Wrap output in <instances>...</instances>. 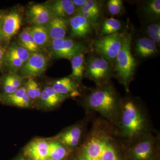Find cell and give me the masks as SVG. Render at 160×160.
I'll return each instance as SVG.
<instances>
[{
	"instance_id": "22",
	"label": "cell",
	"mask_w": 160,
	"mask_h": 160,
	"mask_svg": "<svg viewBox=\"0 0 160 160\" xmlns=\"http://www.w3.org/2000/svg\"><path fill=\"white\" fill-rule=\"evenodd\" d=\"M123 23L113 18H107L103 21L99 31L100 37L122 33Z\"/></svg>"
},
{
	"instance_id": "29",
	"label": "cell",
	"mask_w": 160,
	"mask_h": 160,
	"mask_svg": "<svg viewBox=\"0 0 160 160\" xmlns=\"http://www.w3.org/2000/svg\"><path fill=\"white\" fill-rule=\"evenodd\" d=\"M103 2L102 1L97 0H87L84 6L77 10V14L87 12H97L102 13Z\"/></svg>"
},
{
	"instance_id": "12",
	"label": "cell",
	"mask_w": 160,
	"mask_h": 160,
	"mask_svg": "<svg viewBox=\"0 0 160 160\" xmlns=\"http://www.w3.org/2000/svg\"><path fill=\"white\" fill-rule=\"evenodd\" d=\"M70 35L75 38H85L91 35L95 29L88 20L81 14L70 18L69 22Z\"/></svg>"
},
{
	"instance_id": "5",
	"label": "cell",
	"mask_w": 160,
	"mask_h": 160,
	"mask_svg": "<svg viewBox=\"0 0 160 160\" xmlns=\"http://www.w3.org/2000/svg\"><path fill=\"white\" fill-rule=\"evenodd\" d=\"M113 73L111 63L98 54H90L86 59L84 75L97 86L109 83Z\"/></svg>"
},
{
	"instance_id": "38",
	"label": "cell",
	"mask_w": 160,
	"mask_h": 160,
	"mask_svg": "<svg viewBox=\"0 0 160 160\" xmlns=\"http://www.w3.org/2000/svg\"><path fill=\"white\" fill-rule=\"evenodd\" d=\"M16 160H30L29 159L25 157H21L17 159Z\"/></svg>"
},
{
	"instance_id": "30",
	"label": "cell",
	"mask_w": 160,
	"mask_h": 160,
	"mask_svg": "<svg viewBox=\"0 0 160 160\" xmlns=\"http://www.w3.org/2000/svg\"><path fill=\"white\" fill-rule=\"evenodd\" d=\"M25 87L26 92L31 101L40 98L42 91L38 83L33 78H29Z\"/></svg>"
},
{
	"instance_id": "7",
	"label": "cell",
	"mask_w": 160,
	"mask_h": 160,
	"mask_svg": "<svg viewBox=\"0 0 160 160\" xmlns=\"http://www.w3.org/2000/svg\"><path fill=\"white\" fill-rule=\"evenodd\" d=\"M125 32L102 37L95 40L93 47L98 54L109 62L114 63L122 46Z\"/></svg>"
},
{
	"instance_id": "16",
	"label": "cell",
	"mask_w": 160,
	"mask_h": 160,
	"mask_svg": "<svg viewBox=\"0 0 160 160\" xmlns=\"http://www.w3.org/2000/svg\"><path fill=\"white\" fill-rule=\"evenodd\" d=\"M51 87L59 94L69 97L77 96L79 94L78 92L79 84L71 76L57 80Z\"/></svg>"
},
{
	"instance_id": "31",
	"label": "cell",
	"mask_w": 160,
	"mask_h": 160,
	"mask_svg": "<svg viewBox=\"0 0 160 160\" xmlns=\"http://www.w3.org/2000/svg\"><path fill=\"white\" fill-rule=\"evenodd\" d=\"M8 53L19 59L23 62L26 63L30 56V52L22 46H13L10 47Z\"/></svg>"
},
{
	"instance_id": "33",
	"label": "cell",
	"mask_w": 160,
	"mask_h": 160,
	"mask_svg": "<svg viewBox=\"0 0 160 160\" xmlns=\"http://www.w3.org/2000/svg\"><path fill=\"white\" fill-rule=\"evenodd\" d=\"M82 15L83 17L91 23L95 29L99 24L100 18L102 13L97 12H87L79 14Z\"/></svg>"
},
{
	"instance_id": "24",
	"label": "cell",
	"mask_w": 160,
	"mask_h": 160,
	"mask_svg": "<svg viewBox=\"0 0 160 160\" xmlns=\"http://www.w3.org/2000/svg\"><path fill=\"white\" fill-rule=\"evenodd\" d=\"M72 72L71 76L79 84L82 82L86 68V58L84 53L75 56L71 59Z\"/></svg>"
},
{
	"instance_id": "28",
	"label": "cell",
	"mask_w": 160,
	"mask_h": 160,
	"mask_svg": "<svg viewBox=\"0 0 160 160\" xmlns=\"http://www.w3.org/2000/svg\"><path fill=\"white\" fill-rule=\"evenodd\" d=\"M145 32L147 34V37L157 44L160 45V23L159 21L150 22L146 26Z\"/></svg>"
},
{
	"instance_id": "15",
	"label": "cell",
	"mask_w": 160,
	"mask_h": 160,
	"mask_svg": "<svg viewBox=\"0 0 160 160\" xmlns=\"http://www.w3.org/2000/svg\"><path fill=\"white\" fill-rule=\"evenodd\" d=\"M22 18L18 13L10 12L4 18L2 22V35L6 42H9L21 28Z\"/></svg>"
},
{
	"instance_id": "2",
	"label": "cell",
	"mask_w": 160,
	"mask_h": 160,
	"mask_svg": "<svg viewBox=\"0 0 160 160\" xmlns=\"http://www.w3.org/2000/svg\"><path fill=\"white\" fill-rule=\"evenodd\" d=\"M117 129L127 148L152 132L148 114L137 98H122Z\"/></svg>"
},
{
	"instance_id": "39",
	"label": "cell",
	"mask_w": 160,
	"mask_h": 160,
	"mask_svg": "<svg viewBox=\"0 0 160 160\" xmlns=\"http://www.w3.org/2000/svg\"><path fill=\"white\" fill-rule=\"evenodd\" d=\"M1 16H2V15H1V12H0V19H1Z\"/></svg>"
},
{
	"instance_id": "20",
	"label": "cell",
	"mask_w": 160,
	"mask_h": 160,
	"mask_svg": "<svg viewBox=\"0 0 160 160\" xmlns=\"http://www.w3.org/2000/svg\"><path fill=\"white\" fill-rule=\"evenodd\" d=\"M47 7L53 17L64 19L74 14L76 9L71 0H58Z\"/></svg>"
},
{
	"instance_id": "34",
	"label": "cell",
	"mask_w": 160,
	"mask_h": 160,
	"mask_svg": "<svg viewBox=\"0 0 160 160\" xmlns=\"http://www.w3.org/2000/svg\"><path fill=\"white\" fill-rule=\"evenodd\" d=\"M6 55L7 62L12 68L18 69L22 67L24 64L22 61L8 52Z\"/></svg>"
},
{
	"instance_id": "17",
	"label": "cell",
	"mask_w": 160,
	"mask_h": 160,
	"mask_svg": "<svg viewBox=\"0 0 160 160\" xmlns=\"http://www.w3.org/2000/svg\"><path fill=\"white\" fill-rule=\"evenodd\" d=\"M29 16L34 26H45L53 17L47 6L41 4L32 5L29 9Z\"/></svg>"
},
{
	"instance_id": "1",
	"label": "cell",
	"mask_w": 160,
	"mask_h": 160,
	"mask_svg": "<svg viewBox=\"0 0 160 160\" xmlns=\"http://www.w3.org/2000/svg\"><path fill=\"white\" fill-rule=\"evenodd\" d=\"M77 160H124L127 148L116 127L102 118L95 119L78 147Z\"/></svg>"
},
{
	"instance_id": "23",
	"label": "cell",
	"mask_w": 160,
	"mask_h": 160,
	"mask_svg": "<svg viewBox=\"0 0 160 160\" xmlns=\"http://www.w3.org/2000/svg\"><path fill=\"white\" fill-rule=\"evenodd\" d=\"M142 11L144 16L149 22L159 21L160 18V0L144 1L142 6Z\"/></svg>"
},
{
	"instance_id": "11",
	"label": "cell",
	"mask_w": 160,
	"mask_h": 160,
	"mask_svg": "<svg viewBox=\"0 0 160 160\" xmlns=\"http://www.w3.org/2000/svg\"><path fill=\"white\" fill-rule=\"evenodd\" d=\"M49 140L38 138L26 145L24 154L30 160H48Z\"/></svg>"
},
{
	"instance_id": "18",
	"label": "cell",
	"mask_w": 160,
	"mask_h": 160,
	"mask_svg": "<svg viewBox=\"0 0 160 160\" xmlns=\"http://www.w3.org/2000/svg\"><path fill=\"white\" fill-rule=\"evenodd\" d=\"M69 98L67 96L57 93L51 86H47L42 91L40 99L42 106L44 108L51 109L58 107Z\"/></svg>"
},
{
	"instance_id": "14",
	"label": "cell",
	"mask_w": 160,
	"mask_h": 160,
	"mask_svg": "<svg viewBox=\"0 0 160 160\" xmlns=\"http://www.w3.org/2000/svg\"><path fill=\"white\" fill-rule=\"evenodd\" d=\"M158 45L147 37L138 38L135 41L134 52L140 59L152 57L158 52Z\"/></svg>"
},
{
	"instance_id": "6",
	"label": "cell",
	"mask_w": 160,
	"mask_h": 160,
	"mask_svg": "<svg viewBox=\"0 0 160 160\" xmlns=\"http://www.w3.org/2000/svg\"><path fill=\"white\" fill-rule=\"evenodd\" d=\"M159 142V137L152 132L127 148V155L132 160H152Z\"/></svg>"
},
{
	"instance_id": "3",
	"label": "cell",
	"mask_w": 160,
	"mask_h": 160,
	"mask_svg": "<svg viewBox=\"0 0 160 160\" xmlns=\"http://www.w3.org/2000/svg\"><path fill=\"white\" fill-rule=\"evenodd\" d=\"M122 98L112 84L97 86L85 96L82 106L89 112H96L116 127L121 112Z\"/></svg>"
},
{
	"instance_id": "13",
	"label": "cell",
	"mask_w": 160,
	"mask_h": 160,
	"mask_svg": "<svg viewBox=\"0 0 160 160\" xmlns=\"http://www.w3.org/2000/svg\"><path fill=\"white\" fill-rule=\"evenodd\" d=\"M1 102L10 106L22 108H29L31 106L29 98L25 87H21L11 94H3L0 97Z\"/></svg>"
},
{
	"instance_id": "25",
	"label": "cell",
	"mask_w": 160,
	"mask_h": 160,
	"mask_svg": "<svg viewBox=\"0 0 160 160\" xmlns=\"http://www.w3.org/2000/svg\"><path fill=\"white\" fill-rule=\"evenodd\" d=\"M23 78L17 74H9L5 76L3 82L4 94H11L21 88Z\"/></svg>"
},
{
	"instance_id": "9",
	"label": "cell",
	"mask_w": 160,
	"mask_h": 160,
	"mask_svg": "<svg viewBox=\"0 0 160 160\" xmlns=\"http://www.w3.org/2000/svg\"><path fill=\"white\" fill-rule=\"evenodd\" d=\"M86 122H84L70 126L63 130L55 139L71 150L77 149L86 137Z\"/></svg>"
},
{
	"instance_id": "27",
	"label": "cell",
	"mask_w": 160,
	"mask_h": 160,
	"mask_svg": "<svg viewBox=\"0 0 160 160\" xmlns=\"http://www.w3.org/2000/svg\"><path fill=\"white\" fill-rule=\"evenodd\" d=\"M19 40L21 46L27 49L31 53L37 52L39 50L38 47L35 42L34 38L29 28H27L20 33Z\"/></svg>"
},
{
	"instance_id": "19",
	"label": "cell",
	"mask_w": 160,
	"mask_h": 160,
	"mask_svg": "<svg viewBox=\"0 0 160 160\" xmlns=\"http://www.w3.org/2000/svg\"><path fill=\"white\" fill-rule=\"evenodd\" d=\"M67 23L66 19L53 17L46 26L50 40L66 38L68 32Z\"/></svg>"
},
{
	"instance_id": "21",
	"label": "cell",
	"mask_w": 160,
	"mask_h": 160,
	"mask_svg": "<svg viewBox=\"0 0 160 160\" xmlns=\"http://www.w3.org/2000/svg\"><path fill=\"white\" fill-rule=\"evenodd\" d=\"M71 151L56 139L49 140L48 160H65Z\"/></svg>"
},
{
	"instance_id": "10",
	"label": "cell",
	"mask_w": 160,
	"mask_h": 160,
	"mask_svg": "<svg viewBox=\"0 0 160 160\" xmlns=\"http://www.w3.org/2000/svg\"><path fill=\"white\" fill-rule=\"evenodd\" d=\"M47 66V59L39 53H32L30 57L21 68V74L23 76L32 77L39 75L45 71Z\"/></svg>"
},
{
	"instance_id": "35",
	"label": "cell",
	"mask_w": 160,
	"mask_h": 160,
	"mask_svg": "<svg viewBox=\"0 0 160 160\" xmlns=\"http://www.w3.org/2000/svg\"><path fill=\"white\" fill-rule=\"evenodd\" d=\"M6 53V49L2 46H0V69L2 66L3 61Z\"/></svg>"
},
{
	"instance_id": "4",
	"label": "cell",
	"mask_w": 160,
	"mask_h": 160,
	"mask_svg": "<svg viewBox=\"0 0 160 160\" xmlns=\"http://www.w3.org/2000/svg\"><path fill=\"white\" fill-rule=\"evenodd\" d=\"M132 32H125L122 46L115 60L113 72L126 92H129L130 83L133 79L136 62L132 52Z\"/></svg>"
},
{
	"instance_id": "8",
	"label": "cell",
	"mask_w": 160,
	"mask_h": 160,
	"mask_svg": "<svg viewBox=\"0 0 160 160\" xmlns=\"http://www.w3.org/2000/svg\"><path fill=\"white\" fill-rule=\"evenodd\" d=\"M50 48L55 57L71 60L75 56L85 53L87 47L82 43L78 42L70 38H64L51 41Z\"/></svg>"
},
{
	"instance_id": "37",
	"label": "cell",
	"mask_w": 160,
	"mask_h": 160,
	"mask_svg": "<svg viewBox=\"0 0 160 160\" xmlns=\"http://www.w3.org/2000/svg\"><path fill=\"white\" fill-rule=\"evenodd\" d=\"M2 38V22L0 21V39Z\"/></svg>"
},
{
	"instance_id": "36",
	"label": "cell",
	"mask_w": 160,
	"mask_h": 160,
	"mask_svg": "<svg viewBox=\"0 0 160 160\" xmlns=\"http://www.w3.org/2000/svg\"><path fill=\"white\" fill-rule=\"evenodd\" d=\"M87 0H72V2L74 4L75 7H77L78 9L84 6Z\"/></svg>"
},
{
	"instance_id": "32",
	"label": "cell",
	"mask_w": 160,
	"mask_h": 160,
	"mask_svg": "<svg viewBox=\"0 0 160 160\" xmlns=\"http://www.w3.org/2000/svg\"><path fill=\"white\" fill-rule=\"evenodd\" d=\"M108 12L112 16L120 15L124 10V5L122 0H109L107 4Z\"/></svg>"
},
{
	"instance_id": "26",
	"label": "cell",
	"mask_w": 160,
	"mask_h": 160,
	"mask_svg": "<svg viewBox=\"0 0 160 160\" xmlns=\"http://www.w3.org/2000/svg\"><path fill=\"white\" fill-rule=\"evenodd\" d=\"M28 28L39 47L46 46L50 41L46 26H34Z\"/></svg>"
}]
</instances>
